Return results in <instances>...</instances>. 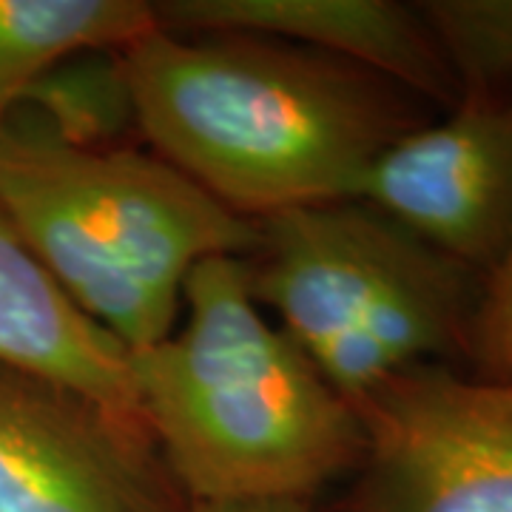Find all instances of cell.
I'll return each instance as SVG.
<instances>
[{
  "label": "cell",
  "mask_w": 512,
  "mask_h": 512,
  "mask_svg": "<svg viewBox=\"0 0 512 512\" xmlns=\"http://www.w3.org/2000/svg\"><path fill=\"white\" fill-rule=\"evenodd\" d=\"M174 487L148 433L0 367V512H174Z\"/></svg>",
  "instance_id": "obj_6"
},
{
  "label": "cell",
  "mask_w": 512,
  "mask_h": 512,
  "mask_svg": "<svg viewBox=\"0 0 512 512\" xmlns=\"http://www.w3.org/2000/svg\"><path fill=\"white\" fill-rule=\"evenodd\" d=\"M0 205L80 311L131 353L174 333L188 274L256 251L259 225L154 151L74 148L32 117L0 123Z\"/></svg>",
  "instance_id": "obj_3"
},
{
  "label": "cell",
  "mask_w": 512,
  "mask_h": 512,
  "mask_svg": "<svg viewBox=\"0 0 512 512\" xmlns=\"http://www.w3.org/2000/svg\"><path fill=\"white\" fill-rule=\"evenodd\" d=\"M0 367L86 396L148 433L131 350L74 305L0 205ZM151 436V433H148Z\"/></svg>",
  "instance_id": "obj_9"
},
{
  "label": "cell",
  "mask_w": 512,
  "mask_h": 512,
  "mask_svg": "<svg viewBox=\"0 0 512 512\" xmlns=\"http://www.w3.org/2000/svg\"><path fill=\"white\" fill-rule=\"evenodd\" d=\"M157 26L154 3L140 0H0V123L57 63L120 52Z\"/></svg>",
  "instance_id": "obj_10"
},
{
  "label": "cell",
  "mask_w": 512,
  "mask_h": 512,
  "mask_svg": "<svg viewBox=\"0 0 512 512\" xmlns=\"http://www.w3.org/2000/svg\"><path fill=\"white\" fill-rule=\"evenodd\" d=\"M467 353L478 362L481 376L512 379V239L478 293Z\"/></svg>",
  "instance_id": "obj_13"
},
{
  "label": "cell",
  "mask_w": 512,
  "mask_h": 512,
  "mask_svg": "<svg viewBox=\"0 0 512 512\" xmlns=\"http://www.w3.org/2000/svg\"><path fill=\"white\" fill-rule=\"evenodd\" d=\"M123 60L154 154L254 222L356 202L373 163L421 126L416 94L279 40L157 26Z\"/></svg>",
  "instance_id": "obj_1"
},
{
  "label": "cell",
  "mask_w": 512,
  "mask_h": 512,
  "mask_svg": "<svg viewBox=\"0 0 512 512\" xmlns=\"http://www.w3.org/2000/svg\"><path fill=\"white\" fill-rule=\"evenodd\" d=\"M251 293L348 402L387 376L470 345L473 271L365 202L256 222Z\"/></svg>",
  "instance_id": "obj_4"
},
{
  "label": "cell",
  "mask_w": 512,
  "mask_h": 512,
  "mask_svg": "<svg viewBox=\"0 0 512 512\" xmlns=\"http://www.w3.org/2000/svg\"><path fill=\"white\" fill-rule=\"evenodd\" d=\"M160 29L291 43L379 74L416 97L456 109L461 89L416 6L390 0H168Z\"/></svg>",
  "instance_id": "obj_8"
},
{
  "label": "cell",
  "mask_w": 512,
  "mask_h": 512,
  "mask_svg": "<svg viewBox=\"0 0 512 512\" xmlns=\"http://www.w3.org/2000/svg\"><path fill=\"white\" fill-rule=\"evenodd\" d=\"M183 302V328L131 365L148 433L191 504L308 501L359 467L362 421L262 316L245 256L200 262Z\"/></svg>",
  "instance_id": "obj_2"
},
{
  "label": "cell",
  "mask_w": 512,
  "mask_h": 512,
  "mask_svg": "<svg viewBox=\"0 0 512 512\" xmlns=\"http://www.w3.org/2000/svg\"><path fill=\"white\" fill-rule=\"evenodd\" d=\"M185 512H311L308 501H237V504H188Z\"/></svg>",
  "instance_id": "obj_14"
},
{
  "label": "cell",
  "mask_w": 512,
  "mask_h": 512,
  "mask_svg": "<svg viewBox=\"0 0 512 512\" xmlns=\"http://www.w3.org/2000/svg\"><path fill=\"white\" fill-rule=\"evenodd\" d=\"M467 271H493L512 239V94L461 97L373 163L359 200Z\"/></svg>",
  "instance_id": "obj_7"
},
{
  "label": "cell",
  "mask_w": 512,
  "mask_h": 512,
  "mask_svg": "<svg viewBox=\"0 0 512 512\" xmlns=\"http://www.w3.org/2000/svg\"><path fill=\"white\" fill-rule=\"evenodd\" d=\"M20 109L74 148H120L128 134H140L123 49H97L57 63L23 94L15 111Z\"/></svg>",
  "instance_id": "obj_11"
},
{
  "label": "cell",
  "mask_w": 512,
  "mask_h": 512,
  "mask_svg": "<svg viewBox=\"0 0 512 512\" xmlns=\"http://www.w3.org/2000/svg\"><path fill=\"white\" fill-rule=\"evenodd\" d=\"M456 77L461 97L507 94L512 0H430L416 6Z\"/></svg>",
  "instance_id": "obj_12"
},
{
  "label": "cell",
  "mask_w": 512,
  "mask_h": 512,
  "mask_svg": "<svg viewBox=\"0 0 512 512\" xmlns=\"http://www.w3.org/2000/svg\"><path fill=\"white\" fill-rule=\"evenodd\" d=\"M348 512H512V379L413 365L359 402Z\"/></svg>",
  "instance_id": "obj_5"
}]
</instances>
